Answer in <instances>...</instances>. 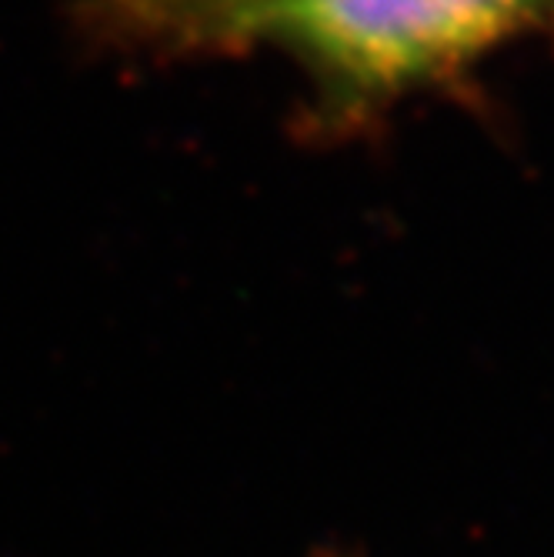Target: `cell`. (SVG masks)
I'll use <instances>...</instances> for the list:
<instances>
[{
    "label": "cell",
    "instance_id": "6da1fadb",
    "mask_svg": "<svg viewBox=\"0 0 554 557\" xmlns=\"http://www.w3.org/2000/svg\"><path fill=\"white\" fill-rule=\"evenodd\" d=\"M551 24L554 0H268L247 44L287 50L337 108H374Z\"/></svg>",
    "mask_w": 554,
    "mask_h": 557
},
{
    "label": "cell",
    "instance_id": "7a4b0ae2",
    "mask_svg": "<svg viewBox=\"0 0 554 557\" xmlns=\"http://www.w3.org/2000/svg\"><path fill=\"white\" fill-rule=\"evenodd\" d=\"M268 0H87V27L114 47L155 58L244 47Z\"/></svg>",
    "mask_w": 554,
    "mask_h": 557
},
{
    "label": "cell",
    "instance_id": "3957f363",
    "mask_svg": "<svg viewBox=\"0 0 554 557\" xmlns=\"http://www.w3.org/2000/svg\"><path fill=\"white\" fill-rule=\"evenodd\" d=\"M315 557H358V554H350V550H337V547H328V550H318Z\"/></svg>",
    "mask_w": 554,
    "mask_h": 557
}]
</instances>
